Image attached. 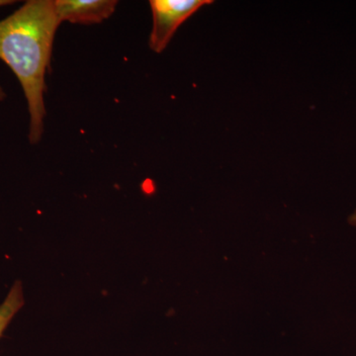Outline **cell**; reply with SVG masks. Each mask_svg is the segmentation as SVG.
<instances>
[{
    "label": "cell",
    "instance_id": "obj_7",
    "mask_svg": "<svg viewBox=\"0 0 356 356\" xmlns=\"http://www.w3.org/2000/svg\"><path fill=\"white\" fill-rule=\"evenodd\" d=\"M6 93L4 92L3 88L0 86V102H2V100L6 99Z\"/></svg>",
    "mask_w": 356,
    "mask_h": 356
},
{
    "label": "cell",
    "instance_id": "obj_4",
    "mask_svg": "<svg viewBox=\"0 0 356 356\" xmlns=\"http://www.w3.org/2000/svg\"><path fill=\"white\" fill-rule=\"evenodd\" d=\"M25 304L22 283L16 281L0 304V339Z\"/></svg>",
    "mask_w": 356,
    "mask_h": 356
},
{
    "label": "cell",
    "instance_id": "obj_6",
    "mask_svg": "<svg viewBox=\"0 0 356 356\" xmlns=\"http://www.w3.org/2000/svg\"><path fill=\"white\" fill-rule=\"evenodd\" d=\"M350 222L353 226L356 227V210L353 212V214L350 217Z\"/></svg>",
    "mask_w": 356,
    "mask_h": 356
},
{
    "label": "cell",
    "instance_id": "obj_1",
    "mask_svg": "<svg viewBox=\"0 0 356 356\" xmlns=\"http://www.w3.org/2000/svg\"><path fill=\"white\" fill-rule=\"evenodd\" d=\"M60 24L53 0H29L0 20V60L10 67L22 86L32 145L38 144L44 132V77Z\"/></svg>",
    "mask_w": 356,
    "mask_h": 356
},
{
    "label": "cell",
    "instance_id": "obj_3",
    "mask_svg": "<svg viewBox=\"0 0 356 356\" xmlns=\"http://www.w3.org/2000/svg\"><path fill=\"white\" fill-rule=\"evenodd\" d=\"M116 0H56L58 19L72 24H99L114 13Z\"/></svg>",
    "mask_w": 356,
    "mask_h": 356
},
{
    "label": "cell",
    "instance_id": "obj_5",
    "mask_svg": "<svg viewBox=\"0 0 356 356\" xmlns=\"http://www.w3.org/2000/svg\"><path fill=\"white\" fill-rule=\"evenodd\" d=\"M13 3H15V1H13V0H0V7L11 6Z\"/></svg>",
    "mask_w": 356,
    "mask_h": 356
},
{
    "label": "cell",
    "instance_id": "obj_2",
    "mask_svg": "<svg viewBox=\"0 0 356 356\" xmlns=\"http://www.w3.org/2000/svg\"><path fill=\"white\" fill-rule=\"evenodd\" d=\"M212 3V0H151L154 24L149 35V48L161 53L182 23L201 7Z\"/></svg>",
    "mask_w": 356,
    "mask_h": 356
}]
</instances>
